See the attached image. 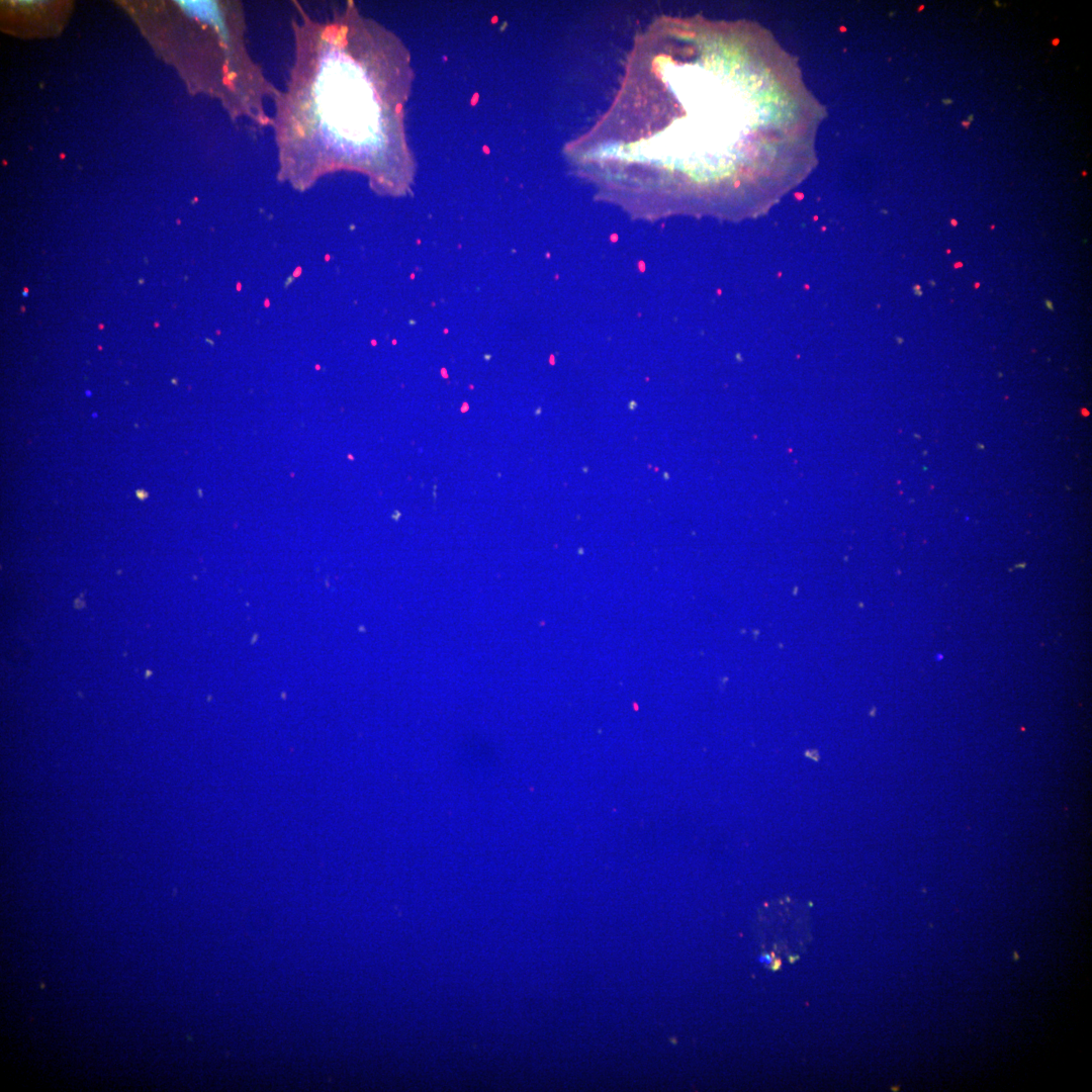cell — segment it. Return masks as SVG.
<instances>
[{
    "label": "cell",
    "mask_w": 1092,
    "mask_h": 1092,
    "mask_svg": "<svg viewBox=\"0 0 1092 1092\" xmlns=\"http://www.w3.org/2000/svg\"><path fill=\"white\" fill-rule=\"evenodd\" d=\"M822 111L763 27L661 18L638 38L582 159L698 180L805 169Z\"/></svg>",
    "instance_id": "6da1fadb"
},
{
    "label": "cell",
    "mask_w": 1092,
    "mask_h": 1092,
    "mask_svg": "<svg viewBox=\"0 0 1092 1092\" xmlns=\"http://www.w3.org/2000/svg\"><path fill=\"white\" fill-rule=\"evenodd\" d=\"M296 7L294 63L272 117L279 175L305 185L334 170L378 167L387 121L363 54L364 26L352 9L316 19Z\"/></svg>",
    "instance_id": "7a4b0ae2"
},
{
    "label": "cell",
    "mask_w": 1092,
    "mask_h": 1092,
    "mask_svg": "<svg viewBox=\"0 0 1092 1092\" xmlns=\"http://www.w3.org/2000/svg\"><path fill=\"white\" fill-rule=\"evenodd\" d=\"M12 3L14 5L20 7V8H28L29 9V8H35V7H37L39 5V3H43V2L42 1H34V0H18V1H13Z\"/></svg>",
    "instance_id": "3957f363"
},
{
    "label": "cell",
    "mask_w": 1092,
    "mask_h": 1092,
    "mask_svg": "<svg viewBox=\"0 0 1092 1092\" xmlns=\"http://www.w3.org/2000/svg\"><path fill=\"white\" fill-rule=\"evenodd\" d=\"M758 962L765 966H770L774 962V958L769 953H762L758 957Z\"/></svg>",
    "instance_id": "277c9868"
}]
</instances>
